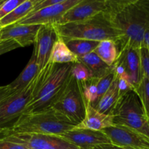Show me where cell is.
<instances>
[{
    "mask_svg": "<svg viewBox=\"0 0 149 149\" xmlns=\"http://www.w3.org/2000/svg\"><path fill=\"white\" fill-rule=\"evenodd\" d=\"M58 38L55 25H41L36 33L33 49L39 71L49 62L52 48Z\"/></svg>",
    "mask_w": 149,
    "mask_h": 149,
    "instance_id": "cell-12",
    "label": "cell"
},
{
    "mask_svg": "<svg viewBox=\"0 0 149 149\" xmlns=\"http://www.w3.org/2000/svg\"><path fill=\"white\" fill-rule=\"evenodd\" d=\"M38 0H24L7 16L0 20L1 29L17 23L28 15L33 10Z\"/></svg>",
    "mask_w": 149,
    "mask_h": 149,
    "instance_id": "cell-21",
    "label": "cell"
},
{
    "mask_svg": "<svg viewBox=\"0 0 149 149\" xmlns=\"http://www.w3.org/2000/svg\"><path fill=\"white\" fill-rule=\"evenodd\" d=\"M72 63L47 64L36 77L33 95L23 113L39 111L50 107L65 87Z\"/></svg>",
    "mask_w": 149,
    "mask_h": 149,
    "instance_id": "cell-2",
    "label": "cell"
},
{
    "mask_svg": "<svg viewBox=\"0 0 149 149\" xmlns=\"http://www.w3.org/2000/svg\"><path fill=\"white\" fill-rule=\"evenodd\" d=\"M79 61L87 67L93 78H100L111 68V66H109L107 64L105 63L94 52L79 58Z\"/></svg>",
    "mask_w": 149,
    "mask_h": 149,
    "instance_id": "cell-22",
    "label": "cell"
},
{
    "mask_svg": "<svg viewBox=\"0 0 149 149\" xmlns=\"http://www.w3.org/2000/svg\"><path fill=\"white\" fill-rule=\"evenodd\" d=\"M24 0H8L4 1L0 7V20L4 18L9 13H11L15 8L20 5Z\"/></svg>",
    "mask_w": 149,
    "mask_h": 149,
    "instance_id": "cell-29",
    "label": "cell"
},
{
    "mask_svg": "<svg viewBox=\"0 0 149 149\" xmlns=\"http://www.w3.org/2000/svg\"><path fill=\"white\" fill-rule=\"evenodd\" d=\"M140 55L143 75L149 80V48L145 44L140 48Z\"/></svg>",
    "mask_w": 149,
    "mask_h": 149,
    "instance_id": "cell-28",
    "label": "cell"
},
{
    "mask_svg": "<svg viewBox=\"0 0 149 149\" xmlns=\"http://www.w3.org/2000/svg\"><path fill=\"white\" fill-rule=\"evenodd\" d=\"M0 149H29L25 145L0 135Z\"/></svg>",
    "mask_w": 149,
    "mask_h": 149,
    "instance_id": "cell-30",
    "label": "cell"
},
{
    "mask_svg": "<svg viewBox=\"0 0 149 149\" xmlns=\"http://www.w3.org/2000/svg\"><path fill=\"white\" fill-rule=\"evenodd\" d=\"M141 102L147 119L149 118V80L143 77L141 83L135 90Z\"/></svg>",
    "mask_w": 149,
    "mask_h": 149,
    "instance_id": "cell-25",
    "label": "cell"
},
{
    "mask_svg": "<svg viewBox=\"0 0 149 149\" xmlns=\"http://www.w3.org/2000/svg\"><path fill=\"white\" fill-rule=\"evenodd\" d=\"M39 71V70L37 63H36V55H35L34 51H33L31 57L29 59V61L24 69L13 82L8 84L9 87L15 91L23 89L31 82L32 80L36 77Z\"/></svg>",
    "mask_w": 149,
    "mask_h": 149,
    "instance_id": "cell-17",
    "label": "cell"
},
{
    "mask_svg": "<svg viewBox=\"0 0 149 149\" xmlns=\"http://www.w3.org/2000/svg\"><path fill=\"white\" fill-rule=\"evenodd\" d=\"M93 149H133V148H125V147L118 146L113 145L111 143H106V144H101V145L97 146L95 147Z\"/></svg>",
    "mask_w": 149,
    "mask_h": 149,
    "instance_id": "cell-34",
    "label": "cell"
},
{
    "mask_svg": "<svg viewBox=\"0 0 149 149\" xmlns=\"http://www.w3.org/2000/svg\"><path fill=\"white\" fill-rule=\"evenodd\" d=\"M20 47L18 44L16 43L14 40L9 39L0 42V55L10 52Z\"/></svg>",
    "mask_w": 149,
    "mask_h": 149,
    "instance_id": "cell-31",
    "label": "cell"
},
{
    "mask_svg": "<svg viewBox=\"0 0 149 149\" xmlns=\"http://www.w3.org/2000/svg\"><path fill=\"white\" fill-rule=\"evenodd\" d=\"M113 67L117 78L126 80L136 90L143 77L139 48L128 45L121 48Z\"/></svg>",
    "mask_w": 149,
    "mask_h": 149,
    "instance_id": "cell-7",
    "label": "cell"
},
{
    "mask_svg": "<svg viewBox=\"0 0 149 149\" xmlns=\"http://www.w3.org/2000/svg\"><path fill=\"white\" fill-rule=\"evenodd\" d=\"M115 78H116V75H115L113 67L112 65L111 69L105 75H103V77H100V78H99L97 79V103L100 100V99L103 97V95L106 93L108 89L110 87V86L111 85V84L113 83Z\"/></svg>",
    "mask_w": 149,
    "mask_h": 149,
    "instance_id": "cell-26",
    "label": "cell"
},
{
    "mask_svg": "<svg viewBox=\"0 0 149 149\" xmlns=\"http://www.w3.org/2000/svg\"><path fill=\"white\" fill-rule=\"evenodd\" d=\"M68 49L78 58H81L90 52H94L98 45L99 42L86 39H63Z\"/></svg>",
    "mask_w": 149,
    "mask_h": 149,
    "instance_id": "cell-23",
    "label": "cell"
},
{
    "mask_svg": "<svg viewBox=\"0 0 149 149\" xmlns=\"http://www.w3.org/2000/svg\"><path fill=\"white\" fill-rule=\"evenodd\" d=\"M71 75L78 81L79 83L84 82L93 78L90 70L84 64L79 61L71 64Z\"/></svg>",
    "mask_w": 149,
    "mask_h": 149,
    "instance_id": "cell-27",
    "label": "cell"
},
{
    "mask_svg": "<svg viewBox=\"0 0 149 149\" xmlns=\"http://www.w3.org/2000/svg\"><path fill=\"white\" fill-rule=\"evenodd\" d=\"M50 107L64 115L75 125L84 119L85 102L79 84L71 74L65 87Z\"/></svg>",
    "mask_w": 149,
    "mask_h": 149,
    "instance_id": "cell-6",
    "label": "cell"
},
{
    "mask_svg": "<svg viewBox=\"0 0 149 149\" xmlns=\"http://www.w3.org/2000/svg\"><path fill=\"white\" fill-rule=\"evenodd\" d=\"M2 131H3V127L0 126V135H1V133L2 132Z\"/></svg>",
    "mask_w": 149,
    "mask_h": 149,
    "instance_id": "cell-37",
    "label": "cell"
},
{
    "mask_svg": "<svg viewBox=\"0 0 149 149\" xmlns=\"http://www.w3.org/2000/svg\"><path fill=\"white\" fill-rule=\"evenodd\" d=\"M36 77L20 90L14 92L0 103V126L17 119L23 113L33 95Z\"/></svg>",
    "mask_w": 149,
    "mask_h": 149,
    "instance_id": "cell-8",
    "label": "cell"
},
{
    "mask_svg": "<svg viewBox=\"0 0 149 149\" xmlns=\"http://www.w3.org/2000/svg\"><path fill=\"white\" fill-rule=\"evenodd\" d=\"M61 1H62V0H38V1L36 2V4H35L33 10H32V11L30 13H35V12L38 11V10H42V9L45 8V7H49V6L56 4ZM30 13H29V14H30Z\"/></svg>",
    "mask_w": 149,
    "mask_h": 149,
    "instance_id": "cell-32",
    "label": "cell"
},
{
    "mask_svg": "<svg viewBox=\"0 0 149 149\" xmlns=\"http://www.w3.org/2000/svg\"><path fill=\"white\" fill-rule=\"evenodd\" d=\"M4 0H0V7L2 5V4L4 3Z\"/></svg>",
    "mask_w": 149,
    "mask_h": 149,
    "instance_id": "cell-36",
    "label": "cell"
},
{
    "mask_svg": "<svg viewBox=\"0 0 149 149\" xmlns=\"http://www.w3.org/2000/svg\"><path fill=\"white\" fill-rule=\"evenodd\" d=\"M40 25H10L2 28L0 31V42L12 39L20 46V47L29 46L34 44L36 33Z\"/></svg>",
    "mask_w": 149,
    "mask_h": 149,
    "instance_id": "cell-15",
    "label": "cell"
},
{
    "mask_svg": "<svg viewBox=\"0 0 149 149\" xmlns=\"http://www.w3.org/2000/svg\"><path fill=\"white\" fill-rule=\"evenodd\" d=\"M85 115L84 119L79 124L76 125V128L102 131L113 125V116L111 114L101 113L89 103H85Z\"/></svg>",
    "mask_w": 149,
    "mask_h": 149,
    "instance_id": "cell-16",
    "label": "cell"
},
{
    "mask_svg": "<svg viewBox=\"0 0 149 149\" xmlns=\"http://www.w3.org/2000/svg\"><path fill=\"white\" fill-rule=\"evenodd\" d=\"M148 126H149V118H148Z\"/></svg>",
    "mask_w": 149,
    "mask_h": 149,
    "instance_id": "cell-38",
    "label": "cell"
},
{
    "mask_svg": "<svg viewBox=\"0 0 149 149\" xmlns=\"http://www.w3.org/2000/svg\"><path fill=\"white\" fill-rule=\"evenodd\" d=\"M103 13L120 34L119 49L127 45L141 48L149 28V0H106Z\"/></svg>",
    "mask_w": 149,
    "mask_h": 149,
    "instance_id": "cell-1",
    "label": "cell"
},
{
    "mask_svg": "<svg viewBox=\"0 0 149 149\" xmlns=\"http://www.w3.org/2000/svg\"><path fill=\"white\" fill-rule=\"evenodd\" d=\"M57 32L63 39H79L100 42L106 39L119 44L121 36L113 28L103 13L81 22L55 25Z\"/></svg>",
    "mask_w": 149,
    "mask_h": 149,
    "instance_id": "cell-4",
    "label": "cell"
},
{
    "mask_svg": "<svg viewBox=\"0 0 149 149\" xmlns=\"http://www.w3.org/2000/svg\"><path fill=\"white\" fill-rule=\"evenodd\" d=\"M106 8V0H81L65 13L58 24L84 21L102 13Z\"/></svg>",
    "mask_w": 149,
    "mask_h": 149,
    "instance_id": "cell-13",
    "label": "cell"
},
{
    "mask_svg": "<svg viewBox=\"0 0 149 149\" xmlns=\"http://www.w3.org/2000/svg\"><path fill=\"white\" fill-rule=\"evenodd\" d=\"M111 115L113 125L127 127L149 138L148 119L135 90H131L119 97Z\"/></svg>",
    "mask_w": 149,
    "mask_h": 149,
    "instance_id": "cell-5",
    "label": "cell"
},
{
    "mask_svg": "<svg viewBox=\"0 0 149 149\" xmlns=\"http://www.w3.org/2000/svg\"><path fill=\"white\" fill-rule=\"evenodd\" d=\"M59 137L79 149H93L101 144L111 143L109 138L102 131L78 129L76 127Z\"/></svg>",
    "mask_w": 149,
    "mask_h": 149,
    "instance_id": "cell-14",
    "label": "cell"
},
{
    "mask_svg": "<svg viewBox=\"0 0 149 149\" xmlns=\"http://www.w3.org/2000/svg\"><path fill=\"white\" fill-rule=\"evenodd\" d=\"M144 44L149 48V28L146 30L144 34Z\"/></svg>",
    "mask_w": 149,
    "mask_h": 149,
    "instance_id": "cell-35",
    "label": "cell"
},
{
    "mask_svg": "<svg viewBox=\"0 0 149 149\" xmlns=\"http://www.w3.org/2000/svg\"><path fill=\"white\" fill-rule=\"evenodd\" d=\"M98 79L91 78L84 82L79 83L84 102L95 107L97 103V82Z\"/></svg>",
    "mask_w": 149,
    "mask_h": 149,
    "instance_id": "cell-24",
    "label": "cell"
},
{
    "mask_svg": "<svg viewBox=\"0 0 149 149\" xmlns=\"http://www.w3.org/2000/svg\"><path fill=\"white\" fill-rule=\"evenodd\" d=\"M15 92L13 90L9 85L4 86V87H0V103L3 101L5 98H7L9 95Z\"/></svg>",
    "mask_w": 149,
    "mask_h": 149,
    "instance_id": "cell-33",
    "label": "cell"
},
{
    "mask_svg": "<svg viewBox=\"0 0 149 149\" xmlns=\"http://www.w3.org/2000/svg\"><path fill=\"white\" fill-rule=\"evenodd\" d=\"M79 61V58L68 49L62 38L59 36L54 45L49 62L52 63H74Z\"/></svg>",
    "mask_w": 149,
    "mask_h": 149,
    "instance_id": "cell-19",
    "label": "cell"
},
{
    "mask_svg": "<svg viewBox=\"0 0 149 149\" xmlns=\"http://www.w3.org/2000/svg\"><path fill=\"white\" fill-rule=\"evenodd\" d=\"M68 118L49 107L31 113H22L9 127H3L1 134H40L61 136L75 127Z\"/></svg>",
    "mask_w": 149,
    "mask_h": 149,
    "instance_id": "cell-3",
    "label": "cell"
},
{
    "mask_svg": "<svg viewBox=\"0 0 149 149\" xmlns=\"http://www.w3.org/2000/svg\"><path fill=\"white\" fill-rule=\"evenodd\" d=\"M81 0H62L59 3L30 13L17 22L23 25H56L68 10L78 4Z\"/></svg>",
    "mask_w": 149,
    "mask_h": 149,
    "instance_id": "cell-11",
    "label": "cell"
},
{
    "mask_svg": "<svg viewBox=\"0 0 149 149\" xmlns=\"http://www.w3.org/2000/svg\"><path fill=\"white\" fill-rule=\"evenodd\" d=\"M119 97L120 93L118 87V80L116 77L111 85L94 108L98 111L105 114H111L112 111L116 106Z\"/></svg>",
    "mask_w": 149,
    "mask_h": 149,
    "instance_id": "cell-18",
    "label": "cell"
},
{
    "mask_svg": "<svg viewBox=\"0 0 149 149\" xmlns=\"http://www.w3.org/2000/svg\"><path fill=\"white\" fill-rule=\"evenodd\" d=\"M102 132L113 145L133 149H149V138L127 127L113 125Z\"/></svg>",
    "mask_w": 149,
    "mask_h": 149,
    "instance_id": "cell-10",
    "label": "cell"
},
{
    "mask_svg": "<svg viewBox=\"0 0 149 149\" xmlns=\"http://www.w3.org/2000/svg\"><path fill=\"white\" fill-rule=\"evenodd\" d=\"M0 135L23 144L29 149H79L56 135L40 134H1Z\"/></svg>",
    "mask_w": 149,
    "mask_h": 149,
    "instance_id": "cell-9",
    "label": "cell"
},
{
    "mask_svg": "<svg viewBox=\"0 0 149 149\" xmlns=\"http://www.w3.org/2000/svg\"><path fill=\"white\" fill-rule=\"evenodd\" d=\"M94 52L105 63L109 66H112L117 60L119 47L115 41L106 39L99 42Z\"/></svg>",
    "mask_w": 149,
    "mask_h": 149,
    "instance_id": "cell-20",
    "label": "cell"
},
{
    "mask_svg": "<svg viewBox=\"0 0 149 149\" xmlns=\"http://www.w3.org/2000/svg\"><path fill=\"white\" fill-rule=\"evenodd\" d=\"M1 27H0V31H1Z\"/></svg>",
    "mask_w": 149,
    "mask_h": 149,
    "instance_id": "cell-39",
    "label": "cell"
}]
</instances>
